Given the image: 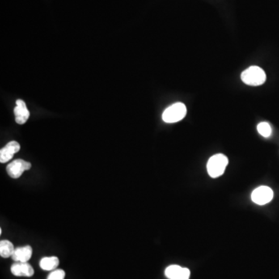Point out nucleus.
Returning a JSON list of instances; mask_svg holds the SVG:
<instances>
[{
  "mask_svg": "<svg viewBox=\"0 0 279 279\" xmlns=\"http://www.w3.org/2000/svg\"><path fill=\"white\" fill-rule=\"evenodd\" d=\"M11 272L18 277H31L35 274V270L27 262H16L11 266Z\"/></svg>",
  "mask_w": 279,
  "mask_h": 279,
  "instance_id": "obj_7",
  "label": "nucleus"
},
{
  "mask_svg": "<svg viewBox=\"0 0 279 279\" xmlns=\"http://www.w3.org/2000/svg\"><path fill=\"white\" fill-rule=\"evenodd\" d=\"M187 113V110L185 104L176 103L167 107L162 114V119L167 124H173L184 119Z\"/></svg>",
  "mask_w": 279,
  "mask_h": 279,
  "instance_id": "obj_3",
  "label": "nucleus"
},
{
  "mask_svg": "<svg viewBox=\"0 0 279 279\" xmlns=\"http://www.w3.org/2000/svg\"><path fill=\"white\" fill-rule=\"evenodd\" d=\"M242 80L248 86H261L265 82L266 74L260 67L251 66L242 73Z\"/></svg>",
  "mask_w": 279,
  "mask_h": 279,
  "instance_id": "obj_1",
  "label": "nucleus"
},
{
  "mask_svg": "<svg viewBox=\"0 0 279 279\" xmlns=\"http://www.w3.org/2000/svg\"><path fill=\"white\" fill-rule=\"evenodd\" d=\"M59 263L57 257H45L40 260V267L44 271H54L57 268Z\"/></svg>",
  "mask_w": 279,
  "mask_h": 279,
  "instance_id": "obj_11",
  "label": "nucleus"
},
{
  "mask_svg": "<svg viewBox=\"0 0 279 279\" xmlns=\"http://www.w3.org/2000/svg\"><path fill=\"white\" fill-rule=\"evenodd\" d=\"M31 167V164L24 160L17 159L9 164L6 167L8 175L12 179H19L25 171H28Z\"/></svg>",
  "mask_w": 279,
  "mask_h": 279,
  "instance_id": "obj_5",
  "label": "nucleus"
},
{
  "mask_svg": "<svg viewBox=\"0 0 279 279\" xmlns=\"http://www.w3.org/2000/svg\"><path fill=\"white\" fill-rule=\"evenodd\" d=\"M14 108V115L15 120L18 124H24L30 117V112L27 110L26 103L22 99H18Z\"/></svg>",
  "mask_w": 279,
  "mask_h": 279,
  "instance_id": "obj_9",
  "label": "nucleus"
},
{
  "mask_svg": "<svg viewBox=\"0 0 279 279\" xmlns=\"http://www.w3.org/2000/svg\"><path fill=\"white\" fill-rule=\"evenodd\" d=\"M65 277V272L61 269L54 270L50 274L47 279H64Z\"/></svg>",
  "mask_w": 279,
  "mask_h": 279,
  "instance_id": "obj_14",
  "label": "nucleus"
},
{
  "mask_svg": "<svg viewBox=\"0 0 279 279\" xmlns=\"http://www.w3.org/2000/svg\"><path fill=\"white\" fill-rule=\"evenodd\" d=\"M14 246L11 242L6 240L0 242V255L4 259H8L14 255Z\"/></svg>",
  "mask_w": 279,
  "mask_h": 279,
  "instance_id": "obj_12",
  "label": "nucleus"
},
{
  "mask_svg": "<svg viewBox=\"0 0 279 279\" xmlns=\"http://www.w3.org/2000/svg\"><path fill=\"white\" fill-rule=\"evenodd\" d=\"M32 253V247L27 245L25 247L16 248L11 258L16 262H27L31 259Z\"/></svg>",
  "mask_w": 279,
  "mask_h": 279,
  "instance_id": "obj_10",
  "label": "nucleus"
},
{
  "mask_svg": "<svg viewBox=\"0 0 279 279\" xmlns=\"http://www.w3.org/2000/svg\"><path fill=\"white\" fill-rule=\"evenodd\" d=\"M274 192L268 186H260L254 190L251 194V200L258 205H263L268 204L273 199Z\"/></svg>",
  "mask_w": 279,
  "mask_h": 279,
  "instance_id": "obj_4",
  "label": "nucleus"
},
{
  "mask_svg": "<svg viewBox=\"0 0 279 279\" xmlns=\"http://www.w3.org/2000/svg\"><path fill=\"white\" fill-rule=\"evenodd\" d=\"M166 277L168 279H188L190 271L179 265H170L166 269Z\"/></svg>",
  "mask_w": 279,
  "mask_h": 279,
  "instance_id": "obj_8",
  "label": "nucleus"
},
{
  "mask_svg": "<svg viewBox=\"0 0 279 279\" xmlns=\"http://www.w3.org/2000/svg\"><path fill=\"white\" fill-rule=\"evenodd\" d=\"M20 149V145L17 141H10L6 146L0 150V162L6 163L10 162L14 154Z\"/></svg>",
  "mask_w": 279,
  "mask_h": 279,
  "instance_id": "obj_6",
  "label": "nucleus"
},
{
  "mask_svg": "<svg viewBox=\"0 0 279 279\" xmlns=\"http://www.w3.org/2000/svg\"><path fill=\"white\" fill-rule=\"evenodd\" d=\"M258 131L264 137H268L272 133V128L269 124L266 122H262L258 125Z\"/></svg>",
  "mask_w": 279,
  "mask_h": 279,
  "instance_id": "obj_13",
  "label": "nucleus"
},
{
  "mask_svg": "<svg viewBox=\"0 0 279 279\" xmlns=\"http://www.w3.org/2000/svg\"><path fill=\"white\" fill-rule=\"evenodd\" d=\"M229 161L226 156L222 154L212 156L207 163V171L213 179L221 176L225 171Z\"/></svg>",
  "mask_w": 279,
  "mask_h": 279,
  "instance_id": "obj_2",
  "label": "nucleus"
}]
</instances>
